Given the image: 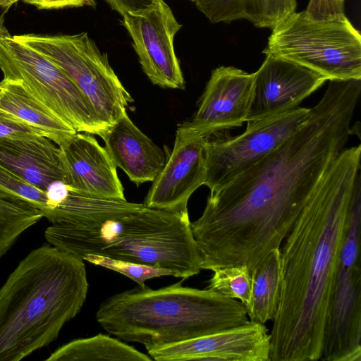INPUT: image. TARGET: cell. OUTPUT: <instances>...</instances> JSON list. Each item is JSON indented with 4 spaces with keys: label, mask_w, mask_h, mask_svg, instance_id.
Segmentation results:
<instances>
[{
    "label": "cell",
    "mask_w": 361,
    "mask_h": 361,
    "mask_svg": "<svg viewBox=\"0 0 361 361\" xmlns=\"http://www.w3.org/2000/svg\"><path fill=\"white\" fill-rule=\"evenodd\" d=\"M87 290L84 260L49 244L32 250L0 288V361H20L55 341Z\"/></svg>",
    "instance_id": "cell-3"
},
{
    "label": "cell",
    "mask_w": 361,
    "mask_h": 361,
    "mask_svg": "<svg viewBox=\"0 0 361 361\" xmlns=\"http://www.w3.org/2000/svg\"><path fill=\"white\" fill-rule=\"evenodd\" d=\"M112 9L121 16L134 13L150 6L154 0H105Z\"/></svg>",
    "instance_id": "cell-31"
},
{
    "label": "cell",
    "mask_w": 361,
    "mask_h": 361,
    "mask_svg": "<svg viewBox=\"0 0 361 361\" xmlns=\"http://www.w3.org/2000/svg\"><path fill=\"white\" fill-rule=\"evenodd\" d=\"M122 16L142 69L150 81L163 88L184 89L185 79L173 47L174 37L182 25L168 4L154 0L148 8Z\"/></svg>",
    "instance_id": "cell-11"
},
{
    "label": "cell",
    "mask_w": 361,
    "mask_h": 361,
    "mask_svg": "<svg viewBox=\"0 0 361 361\" xmlns=\"http://www.w3.org/2000/svg\"><path fill=\"white\" fill-rule=\"evenodd\" d=\"M0 198L23 203L49 212L46 192L24 180L0 164Z\"/></svg>",
    "instance_id": "cell-25"
},
{
    "label": "cell",
    "mask_w": 361,
    "mask_h": 361,
    "mask_svg": "<svg viewBox=\"0 0 361 361\" xmlns=\"http://www.w3.org/2000/svg\"><path fill=\"white\" fill-rule=\"evenodd\" d=\"M188 214L130 208L87 221L56 223L47 228L48 244L80 259L87 255L152 265L188 279L200 272L202 256Z\"/></svg>",
    "instance_id": "cell-4"
},
{
    "label": "cell",
    "mask_w": 361,
    "mask_h": 361,
    "mask_svg": "<svg viewBox=\"0 0 361 361\" xmlns=\"http://www.w3.org/2000/svg\"><path fill=\"white\" fill-rule=\"evenodd\" d=\"M150 356L104 334L73 340L53 352L47 361L135 360L151 361Z\"/></svg>",
    "instance_id": "cell-22"
},
{
    "label": "cell",
    "mask_w": 361,
    "mask_h": 361,
    "mask_svg": "<svg viewBox=\"0 0 361 361\" xmlns=\"http://www.w3.org/2000/svg\"><path fill=\"white\" fill-rule=\"evenodd\" d=\"M207 288L224 297L239 300L246 312L251 306V274L245 265L215 269Z\"/></svg>",
    "instance_id": "cell-24"
},
{
    "label": "cell",
    "mask_w": 361,
    "mask_h": 361,
    "mask_svg": "<svg viewBox=\"0 0 361 361\" xmlns=\"http://www.w3.org/2000/svg\"><path fill=\"white\" fill-rule=\"evenodd\" d=\"M254 73L233 66L214 69L189 125L209 137L240 127L249 113Z\"/></svg>",
    "instance_id": "cell-15"
},
{
    "label": "cell",
    "mask_w": 361,
    "mask_h": 361,
    "mask_svg": "<svg viewBox=\"0 0 361 361\" xmlns=\"http://www.w3.org/2000/svg\"><path fill=\"white\" fill-rule=\"evenodd\" d=\"M360 157V145L342 150L284 239L270 361L322 358L340 255L361 181Z\"/></svg>",
    "instance_id": "cell-2"
},
{
    "label": "cell",
    "mask_w": 361,
    "mask_h": 361,
    "mask_svg": "<svg viewBox=\"0 0 361 361\" xmlns=\"http://www.w3.org/2000/svg\"><path fill=\"white\" fill-rule=\"evenodd\" d=\"M102 138L116 166L137 185L152 182L165 164L164 151L135 125L127 112Z\"/></svg>",
    "instance_id": "cell-17"
},
{
    "label": "cell",
    "mask_w": 361,
    "mask_h": 361,
    "mask_svg": "<svg viewBox=\"0 0 361 361\" xmlns=\"http://www.w3.org/2000/svg\"><path fill=\"white\" fill-rule=\"evenodd\" d=\"M0 110L36 130L58 146L77 133L18 82L4 78L0 82Z\"/></svg>",
    "instance_id": "cell-19"
},
{
    "label": "cell",
    "mask_w": 361,
    "mask_h": 361,
    "mask_svg": "<svg viewBox=\"0 0 361 361\" xmlns=\"http://www.w3.org/2000/svg\"><path fill=\"white\" fill-rule=\"evenodd\" d=\"M283 261L280 248L269 251L250 271L251 306L250 321L265 324L273 320L280 302Z\"/></svg>",
    "instance_id": "cell-21"
},
{
    "label": "cell",
    "mask_w": 361,
    "mask_h": 361,
    "mask_svg": "<svg viewBox=\"0 0 361 361\" xmlns=\"http://www.w3.org/2000/svg\"><path fill=\"white\" fill-rule=\"evenodd\" d=\"M43 217V212L37 208L0 198V259L26 230Z\"/></svg>",
    "instance_id": "cell-23"
},
{
    "label": "cell",
    "mask_w": 361,
    "mask_h": 361,
    "mask_svg": "<svg viewBox=\"0 0 361 361\" xmlns=\"http://www.w3.org/2000/svg\"><path fill=\"white\" fill-rule=\"evenodd\" d=\"M0 69L4 79L20 83L76 132L102 138L109 128L61 68L13 36L0 41Z\"/></svg>",
    "instance_id": "cell-7"
},
{
    "label": "cell",
    "mask_w": 361,
    "mask_h": 361,
    "mask_svg": "<svg viewBox=\"0 0 361 361\" xmlns=\"http://www.w3.org/2000/svg\"><path fill=\"white\" fill-rule=\"evenodd\" d=\"M265 55L263 63L254 73L252 101L246 122L298 107L327 80L321 74L295 62Z\"/></svg>",
    "instance_id": "cell-14"
},
{
    "label": "cell",
    "mask_w": 361,
    "mask_h": 361,
    "mask_svg": "<svg viewBox=\"0 0 361 361\" xmlns=\"http://www.w3.org/2000/svg\"><path fill=\"white\" fill-rule=\"evenodd\" d=\"M0 164L44 191L63 180L60 149L44 136L0 139Z\"/></svg>",
    "instance_id": "cell-18"
},
{
    "label": "cell",
    "mask_w": 361,
    "mask_h": 361,
    "mask_svg": "<svg viewBox=\"0 0 361 361\" xmlns=\"http://www.w3.org/2000/svg\"><path fill=\"white\" fill-rule=\"evenodd\" d=\"M98 323L111 335L137 342L147 351L236 327L248 322L243 305L208 288L182 281L153 290L146 285L102 302Z\"/></svg>",
    "instance_id": "cell-5"
},
{
    "label": "cell",
    "mask_w": 361,
    "mask_h": 361,
    "mask_svg": "<svg viewBox=\"0 0 361 361\" xmlns=\"http://www.w3.org/2000/svg\"><path fill=\"white\" fill-rule=\"evenodd\" d=\"M361 181L356 187L343 241L322 360L361 361Z\"/></svg>",
    "instance_id": "cell-9"
},
{
    "label": "cell",
    "mask_w": 361,
    "mask_h": 361,
    "mask_svg": "<svg viewBox=\"0 0 361 361\" xmlns=\"http://www.w3.org/2000/svg\"><path fill=\"white\" fill-rule=\"evenodd\" d=\"M307 120L259 162L210 192L191 222L202 269L251 271L282 242L345 147L361 80H329Z\"/></svg>",
    "instance_id": "cell-1"
},
{
    "label": "cell",
    "mask_w": 361,
    "mask_h": 361,
    "mask_svg": "<svg viewBox=\"0 0 361 361\" xmlns=\"http://www.w3.org/2000/svg\"><path fill=\"white\" fill-rule=\"evenodd\" d=\"M303 11L307 18L313 20L327 21L346 18L344 0H310Z\"/></svg>",
    "instance_id": "cell-27"
},
{
    "label": "cell",
    "mask_w": 361,
    "mask_h": 361,
    "mask_svg": "<svg viewBox=\"0 0 361 361\" xmlns=\"http://www.w3.org/2000/svg\"><path fill=\"white\" fill-rule=\"evenodd\" d=\"M25 0H0V6L4 8H9L16 2Z\"/></svg>",
    "instance_id": "cell-33"
},
{
    "label": "cell",
    "mask_w": 361,
    "mask_h": 361,
    "mask_svg": "<svg viewBox=\"0 0 361 361\" xmlns=\"http://www.w3.org/2000/svg\"><path fill=\"white\" fill-rule=\"evenodd\" d=\"M270 334L265 324L243 325L148 352L157 361H270Z\"/></svg>",
    "instance_id": "cell-13"
},
{
    "label": "cell",
    "mask_w": 361,
    "mask_h": 361,
    "mask_svg": "<svg viewBox=\"0 0 361 361\" xmlns=\"http://www.w3.org/2000/svg\"><path fill=\"white\" fill-rule=\"evenodd\" d=\"M63 181L80 195L125 200L116 166L93 135L77 132L59 146Z\"/></svg>",
    "instance_id": "cell-16"
},
{
    "label": "cell",
    "mask_w": 361,
    "mask_h": 361,
    "mask_svg": "<svg viewBox=\"0 0 361 361\" xmlns=\"http://www.w3.org/2000/svg\"><path fill=\"white\" fill-rule=\"evenodd\" d=\"M70 191V186L63 180H55L48 185L45 190L49 208V212L45 216L46 219L54 209L59 207L63 202Z\"/></svg>",
    "instance_id": "cell-29"
},
{
    "label": "cell",
    "mask_w": 361,
    "mask_h": 361,
    "mask_svg": "<svg viewBox=\"0 0 361 361\" xmlns=\"http://www.w3.org/2000/svg\"><path fill=\"white\" fill-rule=\"evenodd\" d=\"M311 69L327 80H361V36L345 18L313 20L294 12L272 29L262 51Z\"/></svg>",
    "instance_id": "cell-6"
},
{
    "label": "cell",
    "mask_w": 361,
    "mask_h": 361,
    "mask_svg": "<svg viewBox=\"0 0 361 361\" xmlns=\"http://www.w3.org/2000/svg\"><path fill=\"white\" fill-rule=\"evenodd\" d=\"M39 132L0 110V139L34 138Z\"/></svg>",
    "instance_id": "cell-28"
},
{
    "label": "cell",
    "mask_w": 361,
    "mask_h": 361,
    "mask_svg": "<svg viewBox=\"0 0 361 361\" xmlns=\"http://www.w3.org/2000/svg\"><path fill=\"white\" fill-rule=\"evenodd\" d=\"M96 0H25L40 9H58L68 7L94 6Z\"/></svg>",
    "instance_id": "cell-30"
},
{
    "label": "cell",
    "mask_w": 361,
    "mask_h": 361,
    "mask_svg": "<svg viewBox=\"0 0 361 361\" xmlns=\"http://www.w3.org/2000/svg\"><path fill=\"white\" fill-rule=\"evenodd\" d=\"M212 23L247 20L255 27L274 29L295 12L296 0H196Z\"/></svg>",
    "instance_id": "cell-20"
},
{
    "label": "cell",
    "mask_w": 361,
    "mask_h": 361,
    "mask_svg": "<svg viewBox=\"0 0 361 361\" xmlns=\"http://www.w3.org/2000/svg\"><path fill=\"white\" fill-rule=\"evenodd\" d=\"M311 109L298 106L264 118L247 121L245 130L204 147V184L213 192L278 147L307 120Z\"/></svg>",
    "instance_id": "cell-10"
},
{
    "label": "cell",
    "mask_w": 361,
    "mask_h": 361,
    "mask_svg": "<svg viewBox=\"0 0 361 361\" xmlns=\"http://www.w3.org/2000/svg\"><path fill=\"white\" fill-rule=\"evenodd\" d=\"M61 68L88 99L101 121L112 126L133 99L87 32L75 35L13 36Z\"/></svg>",
    "instance_id": "cell-8"
},
{
    "label": "cell",
    "mask_w": 361,
    "mask_h": 361,
    "mask_svg": "<svg viewBox=\"0 0 361 361\" xmlns=\"http://www.w3.org/2000/svg\"><path fill=\"white\" fill-rule=\"evenodd\" d=\"M82 260L120 273L136 282L140 286H145V281L164 276H173L166 269L129 261L116 259L97 255H87Z\"/></svg>",
    "instance_id": "cell-26"
},
{
    "label": "cell",
    "mask_w": 361,
    "mask_h": 361,
    "mask_svg": "<svg viewBox=\"0 0 361 361\" xmlns=\"http://www.w3.org/2000/svg\"><path fill=\"white\" fill-rule=\"evenodd\" d=\"M190 1H194V2H195L196 0H190Z\"/></svg>",
    "instance_id": "cell-34"
},
{
    "label": "cell",
    "mask_w": 361,
    "mask_h": 361,
    "mask_svg": "<svg viewBox=\"0 0 361 361\" xmlns=\"http://www.w3.org/2000/svg\"><path fill=\"white\" fill-rule=\"evenodd\" d=\"M10 37L11 35L4 25V15H1L0 16V41Z\"/></svg>",
    "instance_id": "cell-32"
},
{
    "label": "cell",
    "mask_w": 361,
    "mask_h": 361,
    "mask_svg": "<svg viewBox=\"0 0 361 361\" xmlns=\"http://www.w3.org/2000/svg\"><path fill=\"white\" fill-rule=\"evenodd\" d=\"M209 137L188 122L179 126L171 154L145 197L147 207L188 214L190 196L204 184V147Z\"/></svg>",
    "instance_id": "cell-12"
}]
</instances>
